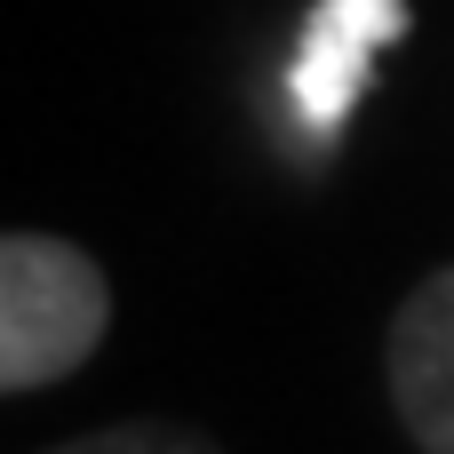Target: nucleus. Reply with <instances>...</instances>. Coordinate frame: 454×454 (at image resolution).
Segmentation results:
<instances>
[{
    "label": "nucleus",
    "instance_id": "nucleus-1",
    "mask_svg": "<svg viewBox=\"0 0 454 454\" xmlns=\"http://www.w3.org/2000/svg\"><path fill=\"white\" fill-rule=\"evenodd\" d=\"M104 327H112V287L72 239L48 231L0 239V391L64 383L72 367L96 359Z\"/></svg>",
    "mask_w": 454,
    "mask_h": 454
},
{
    "label": "nucleus",
    "instance_id": "nucleus-2",
    "mask_svg": "<svg viewBox=\"0 0 454 454\" xmlns=\"http://www.w3.org/2000/svg\"><path fill=\"white\" fill-rule=\"evenodd\" d=\"M407 32V0H319L303 40H295V64H287V104L311 136H335L367 80H375V56Z\"/></svg>",
    "mask_w": 454,
    "mask_h": 454
},
{
    "label": "nucleus",
    "instance_id": "nucleus-3",
    "mask_svg": "<svg viewBox=\"0 0 454 454\" xmlns=\"http://www.w3.org/2000/svg\"><path fill=\"white\" fill-rule=\"evenodd\" d=\"M391 399L423 454H454V263L431 271L391 319Z\"/></svg>",
    "mask_w": 454,
    "mask_h": 454
},
{
    "label": "nucleus",
    "instance_id": "nucleus-4",
    "mask_svg": "<svg viewBox=\"0 0 454 454\" xmlns=\"http://www.w3.org/2000/svg\"><path fill=\"white\" fill-rule=\"evenodd\" d=\"M48 454H223V447L184 431V423H112V431H88V439L48 447Z\"/></svg>",
    "mask_w": 454,
    "mask_h": 454
}]
</instances>
